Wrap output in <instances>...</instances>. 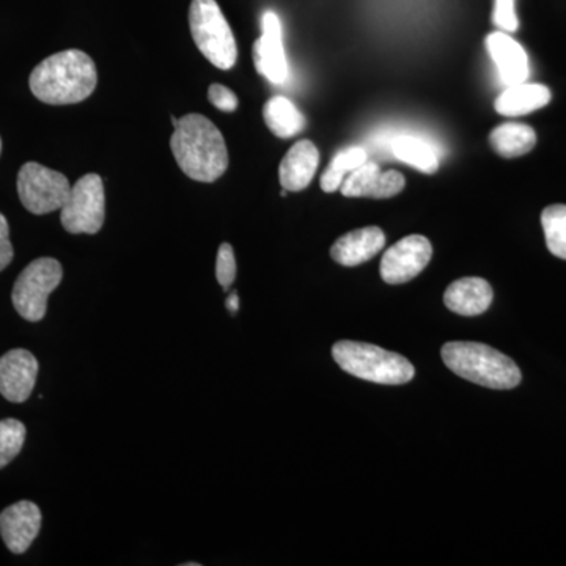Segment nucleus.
Wrapping results in <instances>:
<instances>
[{
	"mask_svg": "<svg viewBox=\"0 0 566 566\" xmlns=\"http://www.w3.org/2000/svg\"><path fill=\"white\" fill-rule=\"evenodd\" d=\"M493 22L502 32H516L520 28L515 11V0H495Z\"/></svg>",
	"mask_w": 566,
	"mask_h": 566,
	"instance_id": "obj_26",
	"label": "nucleus"
},
{
	"mask_svg": "<svg viewBox=\"0 0 566 566\" xmlns=\"http://www.w3.org/2000/svg\"><path fill=\"white\" fill-rule=\"evenodd\" d=\"M395 158L409 166L416 167L423 174H436L439 169V159L430 145L415 139V137H398L392 142Z\"/></svg>",
	"mask_w": 566,
	"mask_h": 566,
	"instance_id": "obj_21",
	"label": "nucleus"
},
{
	"mask_svg": "<svg viewBox=\"0 0 566 566\" xmlns=\"http://www.w3.org/2000/svg\"><path fill=\"white\" fill-rule=\"evenodd\" d=\"M547 249L557 259L566 260V205H551L542 212Z\"/></svg>",
	"mask_w": 566,
	"mask_h": 566,
	"instance_id": "obj_23",
	"label": "nucleus"
},
{
	"mask_svg": "<svg viewBox=\"0 0 566 566\" xmlns=\"http://www.w3.org/2000/svg\"><path fill=\"white\" fill-rule=\"evenodd\" d=\"M189 25L196 46L216 69H233L238 59L237 40L216 0H192Z\"/></svg>",
	"mask_w": 566,
	"mask_h": 566,
	"instance_id": "obj_5",
	"label": "nucleus"
},
{
	"mask_svg": "<svg viewBox=\"0 0 566 566\" xmlns=\"http://www.w3.org/2000/svg\"><path fill=\"white\" fill-rule=\"evenodd\" d=\"M253 62L262 76L283 84L289 77V63L283 50L282 24L274 11H266L262 18V36L253 44Z\"/></svg>",
	"mask_w": 566,
	"mask_h": 566,
	"instance_id": "obj_10",
	"label": "nucleus"
},
{
	"mask_svg": "<svg viewBox=\"0 0 566 566\" xmlns=\"http://www.w3.org/2000/svg\"><path fill=\"white\" fill-rule=\"evenodd\" d=\"M216 277L221 283L223 290H229L237 277V260L232 245L229 243L221 244L216 260Z\"/></svg>",
	"mask_w": 566,
	"mask_h": 566,
	"instance_id": "obj_25",
	"label": "nucleus"
},
{
	"mask_svg": "<svg viewBox=\"0 0 566 566\" xmlns=\"http://www.w3.org/2000/svg\"><path fill=\"white\" fill-rule=\"evenodd\" d=\"M386 244V234L379 227L353 230L335 241L331 256L342 266H359L378 255Z\"/></svg>",
	"mask_w": 566,
	"mask_h": 566,
	"instance_id": "obj_16",
	"label": "nucleus"
},
{
	"mask_svg": "<svg viewBox=\"0 0 566 566\" xmlns=\"http://www.w3.org/2000/svg\"><path fill=\"white\" fill-rule=\"evenodd\" d=\"M62 264L54 259L35 260L17 279L11 293L14 308L28 322H41L46 315L48 297L61 285Z\"/></svg>",
	"mask_w": 566,
	"mask_h": 566,
	"instance_id": "obj_6",
	"label": "nucleus"
},
{
	"mask_svg": "<svg viewBox=\"0 0 566 566\" xmlns=\"http://www.w3.org/2000/svg\"><path fill=\"white\" fill-rule=\"evenodd\" d=\"M493 289L482 277H464L446 290L444 304L453 314L476 316L485 314L493 304Z\"/></svg>",
	"mask_w": 566,
	"mask_h": 566,
	"instance_id": "obj_17",
	"label": "nucleus"
},
{
	"mask_svg": "<svg viewBox=\"0 0 566 566\" xmlns=\"http://www.w3.org/2000/svg\"><path fill=\"white\" fill-rule=\"evenodd\" d=\"M431 255H433V248L428 238L422 234L403 238L392 248L387 249L382 256L381 266H379L382 281L390 285L412 281L428 266Z\"/></svg>",
	"mask_w": 566,
	"mask_h": 566,
	"instance_id": "obj_9",
	"label": "nucleus"
},
{
	"mask_svg": "<svg viewBox=\"0 0 566 566\" xmlns=\"http://www.w3.org/2000/svg\"><path fill=\"white\" fill-rule=\"evenodd\" d=\"M441 354L453 374L488 389H515L523 379L520 367L509 356L488 345L449 342Z\"/></svg>",
	"mask_w": 566,
	"mask_h": 566,
	"instance_id": "obj_3",
	"label": "nucleus"
},
{
	"mask_svg": "<svg viewBox=\"0 0 566 566\" xmlns=\"http://www.w3.org/2000/svg\"><path fill=\"white\" fill-rule=\"evenodd\" d=\"M486 48L506 87L527 81L531 71L527 52L509 33H491L486 36Z\"/></svg>",
	"mask_w": 566,
	"mask_h": 566,
	"instance_id": "obj_14",
	"label": "nucleus"
},
{
	"mask_svg": "<svg viewBox=\"0 0 566 566\" xmlns=\"http://www.w3.org/2000/svg\"><path fill=\"white\" fill-rule=\"evenodd\" d=\"M208 99L216 109L222 112H234L240 106L238 96L229 87L221 84L211 85L210 91H208Z\"/></svg>",
	"mask_w": 566,
	"mask_h": 566,
	"instance_id": "obj_27",
	"label": "nucleus"
},
{
	"mask_svg": "<svg viewBox=\"0 0 566 566\" xmlns=\"http://www.w3.org/2000/svg\"><path fill=\"white\" fill-rule=\"evenodd\" d=\"M106 218V197L102 177L85 175L71 186L69 199L62 208L63 229L73 234H95L103 229Z\"/></svg>",
	"mask_w": 566,
	"mask_h": 566,
	"instance_id": "obj_7",
	"label": "nucleus"
},
{
	"mask_svg": "<svg viewBox=\"0 0 566 566\" xmlns=\"http://www.w3.org/2000/svg\"><path fill=\"white\" fill-rule=\"evenodd\" d=\"M406 180L397 170L382 172L378 164L365 161L354 169L342 182L340 192L345 197H368V199H390L403 191Z\"/></svg>",
	"mask_w": 566,
	"mask_h": 566,
	"instance_id": "obj_12",
	"label": "nucleus"
},
{
	"mask_svg": "<svg viewBox=\"0 0 566 566\" xmlns=\"http://www.w3.org/2000/svg\"><path fill=\"white\" fill-rule=\"evenodd\" d=\"M0 151H2V140H0Z\"/></svg>",
	"mask_w": 566,
	"mask_h": 566,
	"instance_id": "obj_30",
	"label": "nucleus"
},
{
	"mask_svg": "<svg viewBox=\"0 0 566 566\" xmlns=\"http://www.w3.org/2000/svg\"><path fill=\"white\" fill-rule=\"evenodd\" d=\"M41 512L31 501H21L0 513V535L13 554H24L40 534Z\"/></svg>",
	"mask_w": 566,
	"mask_h": 566,
	"instance_id": "obj_13",
	"label": "nucleus"
},
{
	"mask_svg": "<svg viewBox=\"0 0 566 566\" xmlns=\"http://www.w3.org/2000/svg\"><path fill=\"white\" fill-rule=\"evenodd\" d=\"M39 363L28 349H11L0 357V394L11 403H24L33 392Z\"/></svg>",
	"mask_w": 566,
	"mask_h": 566,
	"instance_id": "obj_11",
	"label": "nucleus"
},
{
	"mask_svg": "<svg viewBox=\"0 0 566 566\" xmlns=\"http://www.w3.org/2000/svg\"><path fill=\"white\" fill-rule=\"evenodd\" d=\"M263 118L268 128L281 139H290L305 128V117L285 96H274L264 104Z\"/></svg>",
	"mask_w": 566,
	"mask_h": 566,
	"instance_id": "obj_20",
	"label": "nucleus"
},
{
	"mask_svg": "<svg viewBox=\"0 0 566 566\" xmlns=\"http://www.w3.org/2000/svg\"><path fill=\"white\" fill-rule=\"evenodd\" d=\"M24 441L25 427L20 420L6 419L0 422V469L20 455Z\"/></svg>",
	"mask_w": 566,
	"mask_h": 566,
	"instance_id": "obj_24",
	"label": "nucleus"
},
{
	"mask_svg": "<svg viewBox=\"0 0 566 566\" xmlns=\"http://www.w3.org/2000/svg\"><path fill=\"white\" fill-rule=\"evenodd\" d=\"M227 307H229L232 314H237L238 308H240V297H238L237 293L230 294L229 300H227Z\"/></svg>",
	"mask_w": 566,
	"mask_h": 566,
	"instance_id": "obj_29",
	"label": "nucleus"
},
{
	"mask_svg": "<svg viewBox=\"0 0 566 566\" xmlns=\"http://www.w3.org/2000/svg\"><path fill=\"white\" fill-rule=\"evenodd\" d=\"M551 102V91L543 84L510 85L495 99L494 107L504 117H521L547 106Z\"/></svg>",
	"mask_w": 566,
	"mask_h": 566,
	"instance_id": "obj_18",
	"label": "nucleus"
},
{
	"mask_svg": "<svg viewBox=\"0 0 566 566\" xmlns=\"http://www.w3.org/2000/svg\"><path fill=\"white\" fill-rule=\"evenodd\" d=\"M493 150L502 158H517L527 155L536 144L534 128L524 123H504L490 134Z\"/></svg>",
	"mask_w": 566,
	"mask_h": 566,
	"instance_id": "obj_19",
	"label": "nucleus"
},
{
	"mask_svg": "<svg viewBox=\"0 0 566 566\" xmlns=\"http://www.w3.org/2000/svg\"><path fill=\"white\" fill-rule=\"evenodd\" d=\"M70 192L69 178L41 164H24L18 174V196L25 210L33 214L62 210Z\"/></svg>",
	"mask_w": 566,
	"mask_h": 566,
	"instance_id": "obj_8",
	"label": "nucleus"
},
{
	"mask_svg": "<svg viewBox=\"0 0 566 566\" xmlns=\"http://www.w3.org/2000/svg\"><path fill=\"white\" fill-rule=\"evenodd\" d=\"M170 148L175 161L193 181L219 180L229 167V150L222 133L200 114L185 115L178 120Z\"/></svg>",
	"mask_w": 566,
	"mask_h": 566,
	"instance_id": "obj_1",
	"label": "nucleus"
},
{
	"mask_svg": "<svg viewBox=\"0 0 566 566\" xmlns=\"http://www.w3.org/2000/svg\"><path fill=\"white\" fill-rule=\"evenodd\" d=\"M13 245L10 243V227L6 216L0 212V271L6 270L13 260Z\"/></svg>",
	"mask_w": 566,
	"mask_h": 566,
	"instance_id": "obj_28",
	"label": "nucleus"
},
{
	"mask_svg": "<svg viewBox=\"0 0 566 566\" xmlns=\"http://www.w3.org/2000/svg\"><path fill=\"white\" fill-rule=\"evenodd\" d=\"M98 84L95 62L80 50L57 52L33 69L29 85L40 102L65 106L84 102Z\"/></svg>",
	"mask_w": 566,
	"mask_h": 566,
	"instance_id": "obj_2",
	"label": "nucleus"
},
{
	"mask_svg": "<svg viewBox=\"0 0 566 566\" xmlns=\"http://www.w3.org/2000/svg\"><path fill=\"white\" fill-rule=\"evenodd\" d=\"M333 356L346 374L376 385H406L416 375L415 367L406 357L363 342H337Z\"/></svg>",
	"mask_w": 566,
	"mask_h": 566,
	"instance_id": "obj_4",
	"label": "nucleus"
},
{
	"mask_svg": "<svg viewBox=\"0 0 566 566\" xmlns=\"http://www.w3.org/2000/svg\"><path fill=\"white\" fill-rule=\"evenodd\" d=\"M319 164V151L314 142L300 140L286 151L279 167V180L289 192L303 191L314 180Z\"/></svg>",
	"mask_w": 566,
	"mask_h": 566,
	"instance_id": "obj_15",
	"label": "nucleus"
},
{
	"mask_svg": "<svg viewBox=\"0 0 566 566\" xmlns=\"http://www.w3.org/2000/svg\"><path fill=\"white\" fill-rule=\"evenodd\" d=\"M367 161V151L360 147H349L337 153L322 177V189L324 192H335L340 189L346 175L353 172L357 167Z\"/></svg>",
	"mask_w": 566,
	"mask_h": 566,
	"instance_id": "obj_22",
	"label": "nucleus"
}]
</instances>
